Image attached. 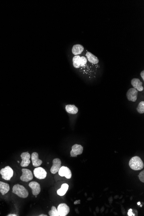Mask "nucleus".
<instances>
[{
  "mask_svg": "<svg viewBox=\"0 0 144 216\" xmlns=\"http://www.w3.org/2000/svg\"><path fill=\"white\" fill-rule=\"evenodd\" d=\"M22 161L20 163L22 167H26L29 165L30 163V158H31V155L28 152H23L20 155Z\"/></svg>",
  "mask_w": 144,
  "mask_h": 216,
  "instance_id": "nucleus-10",
  "label": "nucleus"
},
{
  "mask_svg": "<svg viewBox=\"0 0 144 216\" xmlns=\"http://www.w3.org/2000/svg\"><path fill=\"white\" fill-rule=\"evenodd\" d=\"M59 175L62 177L64 176L66 179H70L72 177V173L68 167L62 166L61 167L58 171Z\"/></svg>",
  "mask_w": 144,
  "mask_h": 216,
  "instance_id": "nucleus-11",
  "label": "nucleus"
},
{
  "mask_svg": "<svg viewBox=\"0 0 144 216\" xmlns=\"http://www.w3.org/2000/svg\"><path fill=\"white\" fill-rule=\"evenodd\" d=\"M87 61L86 58L84 56H75L73 58V65L76 68H79L80 67H85Z\"/></svg>",
  "mask_w": 144,
  "mask_h": 216,
  "instance_id": "nucleus-3",
  "label": "nucleus"
},
{
  "mask_svg": "<svg viewBox=\"0 0 144 216\" xmlns=\"http://www.w3.org/2000/svg\"><path fill=\"white\" fill-rule=\"evenodd\" d=\"M140 207H142V205H141V204H140Z\"/></svg>",
  "mask_w": 144,
  "mask_h": 216,
  "instance_id": "nucleus-30",
  "label": "nucleus"
},
{
  "mask_svg": "<svg viewBox=\"0 0 144 216\" xmlns=\"http://www.w3.org/2000/svg\"><path fill=\"white\" fill-rule=\"evenodd\" d=\"M131 84L133 88L139 92L143 91L144 88L143 86V83L139 79L133 78L131 80Z\"/></svg>",
  "mask_w": 144,
  "mask_h": 216,
  "instance_id": "nucleus-14",
  "label": "nucleus"
},
{
  "mask_svg": "<svg viewBox=\"0 0 144 216\" xmlns=\"http://www.w3.org/2000/svg\"><path fill=\"white\" fill-rule=\"evenodd\" d=\"M49 215L50 216H60L58 209L55 206H52L51 210L48 212Z\"/></svg>",
  "mask_w": 144,
  "mask_h": 216,
  "instance_id": "nucleus-21",
  "label": "nucleus"
},
{
  "mask_svg": "<svg viewBox=\"0 0 144 216\" xmlns=\"http://www.w3.org/2000/svg\"><path fill=\"white\" fill-rule=\"evenodd\" d=\"M29 186L32 189V193H33V195H38L40 193V185L37 182H30L29 184Z\"/></svg>",
  "mask_w": 144,
  "mask_h": 216,
  "instance_id": "nucleus-13",
  "label": "nucleus"
},
{
  "mask_svg": "<svg viewBox=\"0 0 144 216\" xmlns=\"http://www.w3.org/2000/svg\"><path fill=\"white\" fill-rule=\"evenodd\" d=\"M10 190V186L7 183L0 181V193L2 195L7 194Z\"/></svg>",
  "mask_w": 144,
  "mask_h": 216,
  "instance_id": "nucleus-18",
  "label": "nucleus"
},
{
  "mask_svg": "<svg viewBox=\"0 0 144 216\" xmlns=\"http://www.w3.org/2000/svg\"><path fill=\"white\" fill-rule=\"evenodd\" d=\"M132 211H133V210L132 209H130L129 210V211H128V215L129 216H135V214H134L133 213V212H132Z\"/></svg>",
  "mask_w": 144,
  "mask_h": 216,
  "instance_id": "nucleus-24",
  "label": "nucleus"
},
{
  "mask_svg": "<svg viewBox=\"0 0 144 216\" xmlns=\"http://www.w3.org/2000/svg\"><path fill=\"white\" fill-rule=\"evenodd\" d=\"M137 112L139 114H143L144 113V102L142 101L138 104L137 108Z\"/></svg>",
  "mask_w": 144,
  "mask_h": 216,
  "instance_id": "nucleus-22",
  "label": "nucleus"
},
{
  "mask_svg": "<svg viewBox=\"0 0 144 216\" xmlns=\"http://www.w3.org/2000/svg\"><path fill=\"white\" fill-rule=\"evenodd\" d=\"M86 57L87 60H88L90 63L97 64L99 63V60L98 58L89 51H87L86 53Z\"/></svg>",
  "mask_w": 144,
  "mask_h": 216,
  "instance_id": "nucleus-16",
  "label": "nucleus"
},
{
  "mask_svg": "<svg viewBox=\"0 0 144 216\" xmlns=\"http://www.w3.org/2000/svg\"><path fill=\"white\" fill-rule=\"evenodd\" d=\"M80 203V200H78V201H75L74 203V205H76V204H79Z\"/></svg>",
  "mask_w": 144,
  "mask_h": 216,
  "instance_id": "nucleus-26",
  "label": "nucleus"
},
{
  "mask_svg": "<svg viewBox=\"0 0 144 216\" xmlns=\"http://www.w3.org/2000/svg\"><path fill=\"white\" fill-rule=\"evenodd\" d=\"M68 188H69V185L67 184H63L62 185L61 188L57 191V194L61 196L64 195L67 192Z\"/></svg>",
  "mask_w": 144,
  "mask_h": 216,
  "instance_id": "nucleus-20",
  "label": "nucleus"
},
{
  "mask_svg": "<svg viewBox=\"0 0 144 216\" xmlns=\"http://www.w3.org/2000/svg\"><path fill=\"white\" fill-rule=\"evenodd\" d=\"M12 193L21 198H26L29 195V192L26 188L23 185L19 184L14 185Z\"/></svg>",
  "mask_w": 144,
  "mask_h": 216,
  "instance_id": "nucleus-2",
  "label": "nucleus"
},
{
  "mask_svg": "<svg viewBox=\"0 0 144 216\" xmlns=\"http://www.w3.org/2000/svg\"><path fill=\"white\" fill-rule=\"evenodd\" d=\"M57 209L60 216H66L70 211V207L65 203L60 204Z\"/></svg>",
  "mask_w": 144,
  "mask_h": 216,
  "instance_id": "nucleus-9",
  "label": "nucleus"
},
{
  "mask_svg": "<svg viewBox=\"0 0 144 216\" xmlns=\"http://www.w3.org/2000/svg\"><path fill=\"white\" fill-rule=\"evenodd\" d=\"M129 166L132 170L134 171L142 170L144 167L143 161L138 156H135L131 159L129 162Z\"/></svg>",
  "mask_w": 144,
  "mask_h": 216,
  "instance_id": "nucleus-1",
  "label": "nucleus"
},
{
  "mask_svg": "<svg viewBox=\"0 0 144 216\" xmlns=\"http://www.w3.org/2000/svg\"><path fill=\"white\" fill-rule=\"evenodd\" d=\"M138 95V91L133 88L129 89L126 93L127 99L129 101L132 102H136L137 99Z\"/></svg>",
  "mask_w": 144,
  "mask_h": 216,
  "instance_id": "nucleus-7",
  "label": "nucleus"
},
{
  "mask_svg": "<svg viewBox=\"0 0 144 216\" xmlns=\"http://www.w3.org/2000/svg\"><path fill=\"white\" fill-rule=\"evenodd\" d=\"M140 75H141V77H142V79H143V80H144V71L143 70L142 71V72H141V73H140Z\"/></svg>",
  "mask_w": 144,
  "mask_h": 216,
  "instance_id": "nucleus-25",
  "label": "nucleus"
},
{
  "mask_svg": "<svg viewBox=\"0 0 144 216\" xmlns=\"http://www.w3.org/2000/svg\"><path fill=\"white\" fill-rule=\"evenodd\" d=\"M140 204H141V203H140V202H138L137 205H140Z\"/></svg>",
  "mask_w": 144,
  "mask_h": 216,
  "instance_id": "nucleus-29",
  "label": "nucleus"
},
{
  "mask_svg": "<svg viewBox=\"0 0 144 216\" xmlns=\"http://www.w3.org/2000/svg\"><path fill=\"white\" fill-rule=\"evenodd\" d=\"M18 163H20V161H18Z\"/></svg>",
  "mask_w": 144,
  "mask_h": 216,
  "instance_id": "nucleus-31",
  "label": "nucleus"
},
{
  "mask_svg": "<svg viewBox=\"0 0 144 216\" xmlns=\"http://www.w3.org/2000/svg\"><path fill=\"white\" fill-rule=\"evenodd\" d=\"M22 175L20 176V180L23 182H28L33 179V174L30 170L27 169H22Z\"/></svg>",
  "mask_w": 144,
  "mask_h": 216,
  "instance_id": "nucleus-5",
  "label": "nucleus"
},
{
  "mask_svg": "<svg viewBox=\"0 0 144 216\" xmlns=\"http://www.w3.org/2000/svg\"><path fill=\"white\" fill-rule=\"evenodd\" d=\"M66 112L72 114H76L78 112V109L74 105L68 104L65 107Z\"/></svg>",
  "mask_w": 144,
  "mask_h": 216,
  "instance_id": "nucleus-19",
  "label": "nucleus"
},
{
  "mask_svg": "<svg viewBox=\"0 0 144 216\" xmlns=\"http://www.w3.org/2000/svg\"><path fill=\"white\" fill-rule=\"evenodd\" d=\"M8 216H17V215H15V214H9V215H7Z\"/></svg>",
  "mask_w": 144,
  "mask_h": 216,
  "instance_id": "nucleus-27",
  "label": "nucleus"
},
{
  "mask_svg": "<svg viewBox=\"0 0 144 216\" xmlns=\"http://www.w3.org/2000/svg\"><path fill=\"white\" fill-rule=\"evenodd\" d=\"M84 49V48L82 45L76 44L73 46L72 49V53L75 56L79 55L83 52Z\"/></svg>",
  "mask_w": 144,
  "mask_h": 216,
  "instance_id": "nucleus-17",
  "label": "nucleus"
},
{
  "mask_svg": "<svg viewBox=\"0 0 144 216\" xmlns=\"http://www.w3.org/2000/svg\"><path fill=\"white\" fill-rule=\"evenodd\" d=\"M61 161L59 158H55L53 160V165L51 168V172L52 174H56L61 168Z\"/></svg>",
  "mask_w": 144,
  "mask_h": 216,
  "instance_id": "nucleus-12",
  "label": "nucleus"
},
{
  "mask_svg": "<svg viewBox=\"0 0 144 216\" xmlns=\"http://www.w3.org/2000/svg\"><path fill=\"white\" fill-rule=\"evenodd\" d=\"M0 174L1 175L2 179L5 180H10L13 176L14 171L11 167L7 166L0 171Z\"/></svg>",
  "mask_w": 144,
  "mask_h": 216,
  "instance_id": "nucleus-4",
  "label": "nucleus"
},
{
  "mask_svg": "<svg viewBox=\"0 0 144 216\" xmlns=\"http://www.w3.org/2000/svg\"><path fill=\"white\" fill-rule=\"evenodd\" d=\"M39 216H47V215H43V214H41V215H39Z\"/></svg>",
  "mask_w": 144,
  "mask_h": 216,
  "instance_id": "nucleus-28",
  "label": "nucleus"
},
{
  "mask_svg": "<svg viewBox=\"0 0 144 216\" xmlns=\"http://www.w3.org/2000/svg\"><path fill=\"white\" fill-rule=\"evenodd\" d=\"M139 180L143 183H144V171H142L138 175Z\"/></svg>",
  "mask_w": 144,
  "mask_h": 216,
  "instance_id": "nucleus-23",
  "label": "nucleus"
},
{
  "mask_svg": "<svg viewBox=\"0 0 144 216\" xmlns=\"http://www.w3.org/2000/svg\"><path fill=\"white\" fill-rule=\"evenodd\" d=\"M35 177L39 180L45 179L47 176V172L46 170L41 167H38L35 168L33 171Z\"/></svg>",
  "mask_w": 144,
  "mask_h": 216,
  "instance_id": "nucleus-6",
  "label": "nucleus"
},
{
  "mask_svg": "<svg viewBox=\"0 0 144 216\" xmlns=\"http://www.w3.org/2000/svg\"><path fill=\"white\" fill-rule=\"evenodd\" d=\"M33 165L34 167H38L42 163V161L38 158V154L37 152H33L31 155Z\"/></svg>",
  "mask_w": 144,
  "mask_h": 216,
  "instance_id": "nucleus-15",
  "label": "nucleus"
},
{
  "mask_svg": "<svg viewBox=\"0 0 144 216\" xmlns=\"http://www.w3.org/2000/svg\"><path fill=\"white\" fill-rule=\"evenodd\" d=\"M83 151V147L81 145L75 144L72 147L71 151V157H76L77 155H80Z\"/></svg>",
  "mask_w": 144,
  "mask_h": 216,
  "instance_id": "nucleus-8",
  "label": "nucleus"
}]
</instances>
